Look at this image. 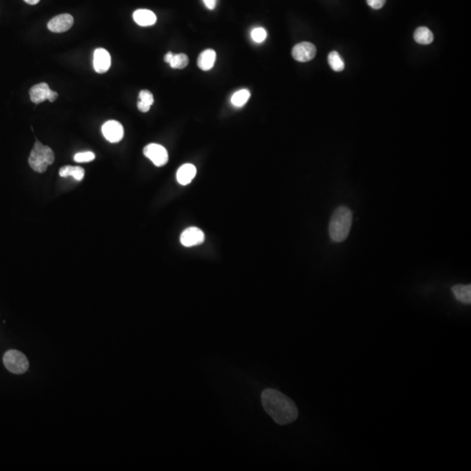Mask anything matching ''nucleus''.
<instances>
[{
  "label": "nucleus",
  "mask_w": 471,
  "mask_h": 471,
  "mask_svg": "<svg viewBox=\"0 0 471 471\" xmlns=\"http://www.w3.org/2000/svg\"><path fill=\"white\" fill-rule=\"evenodd\" d=\"M263 408L278 425L292 423L298 416L297 406L292 399L272 388H266L261 394Z\"/></svg>",
  "instance_id": "1"
},
{
  "label": "nucleus",
  "mask_w": 471,
  "mask_h": 471,
  "mask_svg": "<svg viewBox=\"0 0 471 471\" xmlns=\"http://www.w3.org/2000/svg\"><path fill=\"white\" fill-rule=\"evenodd\" d=\"M352 213L346 206H340L334 210L329 224V235L336 243L345 241L351 230Z\"/></svg>",
  "instance_id": "2"
},
{
  "label": "nucleus",
  "mask_w": 471,
  "mask_h": 471,
  "mask_svg": "<svg viewBox=\"0 0 471 471\" xmlns=\"http://www.w3.org/2000/svg\"><path fill=\"white\" fill-rule=\"evenodd\" d=\"M28 161L30 167L34 171L38 173H43L48 170V166L54 163V151L51 148L45 146L40 142L37 140L33 150L31 151Z\"/></svg>",
  "instance_id": "3"
},
{
  "label": "nucleus",
  "mask_w": 471,
  "mask_h": 471,
  "mask_svg": "<svg viewBox=\"0 0 471 471\" xmlns=\"http://www.w3.org/2000/svg\"><path fill=\"white\" fill-rule=\"evenodd\" d=\"M3 362L6 369L15 374L26 373L29 368V361L26 355L14 349H11L5 352Z\"/></svg>",
  "instance_id": "4"
},
{
  "label": "nucleus",
  "mask_w": 471,
  "mask_h": 471,
  "mask_svg": "<svg viewBox=\"0 0 471 471\" xmlns=\"http://www.w3.org/2000/svg\"><path fill=\"white\" fill-rule=\"evenodd\" d=\"M144 154L156 167H161L169 161L167 149L160 144H150L144 149Z\"/></svg>",
  "instance_id": "5"
},
{
  "label": "nucleus",
  "mask_w": 471,
  "mask_h": 471,
  "mask_svg": "<svg viewBox=\"0 0 471 471\" xmlns=\"http://www.w3.org/2000/svg\"><path fill=\"white\" fill-rule=\"evenodd\" d=\"M102 134L111 144H116L123 140L124 135V129L119 122L117 121H108L102 126Z\"/></svg>",
  "instance_id": "6"
},
{
  "label": "nucleus",
  "mask_w": 471,
  "mask_h": 471,
  "mask_svg": "<svg viewBox=\"0 0 471 471\" xmlns=\"http://www.w3.org/2000/svg\"><path fill=\"white\" fill-rule=\"evenodd\" d=\"M315 45L310 42H301L292 48V57L299 62H308L313 60L316 55Z\"/></svg>",
  "instance_id": "7"
},
{
  "label": "nucleus",
  "mask_w": 471,
  "mask_h": 471,
  "mask_svg": "<svg viewBox=\"0 0 471 471\" xmlns=\"http://www.w3.org/2000/svg\"><path fill=\"white\" fill-rule=\"evenodd\" d=\"M204 239L205 236L203 230H200L199 228L197 227H190L182 231L180 237L181 244L185 247H192L201 245L203 244Z\"/></svg>",
  "instance_id": "8"
},
{
  "label": "nucleus",
  "mask_w": 471,
  "mask_h": 471,
  "mask_svg": "<svg viewBox=\"0 0 471 471\" xmlns=\"http://www.w3.org/2000/svg\"><path fill=\"white\" fill-rule=\"evenodd\" d=\"M75 19L72 15L65 13L52 18L48 22V27L53 33H60L68 31L73 27Z\"/></svg>",
  "instance_id": "9"
},
{
  "label": "nucleus",
  "mask_w": 471,
  "mask_h": 471,
  "mask_svg": "<svg viewBox=\"0 0 471 471\" xmlns=\"http://www.w3.org/2000/svg\"><path fill=\"white\" fill-rule=\"evenodd\" d=\"M111 66V56L104 48H97L93 53V68L98 74L108 72Z\"/></svg>",
  "instance_id": "10"
},
{
  "label": "nucleus",
  "mask_w": 471,
  "mask_h": 471,
  "mask_svg": "<svg viewBox=\"0 0 471 471\" xmlns=\"http://www.w3.org/2000/svg\"><path fill=\"white\" fill-rule=\"evenodd\" d=\"M197 175V168L193 164L186 163L178 169L176 173V179L180 184L188 185L194 179Z\"/></svg>",
  "instance_id": "11"
},
{
  "label": "nucleus",
  "mask_w": 471,
  "mask_h": 471,
  "mask_svg": "<svg viewBox=\"0 0 471 471\" xmlns=\"http://www.w3.org/2000/svg\"><path fill=\"white\" fill-rule=\"evenodd\" d=\"M51 90L48 84L44 82L37 84L30 89L31 101L35 104H40L45 100H48Z\"/></svg>",
  "instance_id": "12"
},
{
  "label": "nucleus",
  "mask_w": 471,
  "mask_h": 471,
  "mask_svg": "<svg viewBox=\"0 0 471 471\" xmlns=\"http://www.w3.org/2000/svg\"><path fill=\"white\" fill-rule=\"evenodd\" d=\"M133 18L134 22L140 27H150L155 25L157 20L155 13L147 9L136 10L133 14Z\"/></svg>",
  "instance_id": "13"
},
{
  "label": "nucleus",
  "mask_w": 471,
  "mask_h": 471,
  "mask_svg": "<svg viewBox=\"0 0 471 471\" xmlns=\"http://www.w3.org/2000/svg\"><path fill=\"white\" fill-rule=\"evenodd\" d=\"M217 54L212 49H206L202 52L197 59V65L203 71H209L215 65Z\"/></svg>",
  "instance_id": "14"
},
{
  "label": "nucleus",
  "mask_w": 471,
  "mask_h": 471,
  "mask_svg": "<svg viewBox=\"0 0 471 471\" xmlns=\"http://www.w3.org/2000/svg\"><path fill=\"white\" fill-rule=\"evenodd\" d=\"M452 292L458 301L469 304L471 303L470 285H456L452 287Z\"/></svg>",
  "instance_id": "15"
},
{
  "label": "nucleus",
  "mask_w": 471,
  "mask_h": 471,
  "mask_svg": "<svg viewBox=\"0 0 471 471\" xmlns=\"http://www.w3.org/2000/svg\"><path fill=\"white\" fill-rule=\"evenodd\" d=\"M414 38L418 44L430 45L434 40V34L428 27H421L415 30Z\"/></svg>",
  "instance_id": "16"
},
{
  "label": "nucleus",
  "mask_w": 471,
  "mask_h": 471,
  "mask_svg": "<svg viewBox=\"0 0 471 471\" xmlns=\"http://www.w3.org/2000/svg\"><path fill=\"white\" fill-rule=\"evenodd\" d=\"M59 174L62 177L73 176L75 180L81 181L83 179L85 170L83 168L78 167V166H65L60 169Z\"/></svg>",
  "instance_id": "17"
},
{
  "label": "nucleus",
  "mask_w": 471,
  "mask_h": 471,
  "mask_svg": "<svg viewBox=\"0 0 471 471\" xmlns=\"http://www.w3.org/2000/svg\"><path fill=\"white\" fill-rule=\"evenodd\" d=\"M251 97V92L247 89L239 90L231 97V104L236 108H241L246 104L248 100Z\"/></svg>",
  "instance_id": "18"
},
{
  "label": "nucleus",
  "mask_w": 471,
  "mask_h": 471,
  "mask_svg": "<svg viewBox=\"0 0 471 471\" xmlns=\"http://www.w3.org/2000/svg\"><path fill=\"white\" fill-rule=\"evenodd\" d=\"M328 63L335 72H341L345 68V63L338 52H331L328 55Z\"/></svg>",
  "instance_id": "19"
},
{
  "label": "nucleus",
  "mask_w": 471,
  "mask_h": 471,
  "mask_svg": "<svg viewBox=\"0 0 471 471\" xmlns=\"http://www.w3.org/2000/svg\"><path fill=\"white\" fill-rule=\"evenodd\" d=\"M169 64L174 69L185 68L186 66H188V56L184 54H174Z\"/></svg>",
  "instance_id": "20"
},
{
  "label": "nucleus",
  "mask_w": 471,
  "mask_h": 471,
  "mask_svg": "<svg viewBox=\"0 0 471 471\" xmlns=\"http://www.w3.org/2000/svg\"><path fill=\"white\" fill-rule=\"evenodd\" d=\"M251 39L256 43H262L265 41L267 37V33L266 29L263 27H256L253 30L251 31Z\"/></svg>",
  "instance_id": "21"
},
{
  "label": "nucleus",
  "mask_w": 471,
  "mask_h": 471,
  "mask_svg": "<svg viewBox=\"0 0 471 471\" xmlns=\"http://www.w3.org/2000/svg\"><path fill=\"white\" fill-rule=\"evenodd\" d=\"M96 159V155L91 151L78 153L75 155V161L76 162H89Z\"/></svg>",
  "instance_id": "22"
},
{
  "label": "nucleus",
  "mask_w": 471,
  "mask_h": 471,
  "mask_svg": "<svg viewBox=\"0 0 471 471\" xmlns=\"http://www.w3.org/2000/svg\"><path fill=\"white\" fill-rule=\"evenodd\" d=\"M139 99H140L139 102L148 105L149 107H151L154 104V96H153L152 92H149V90L140 91Z\"/></svg>",
  "instance_id": "23"
},
{
  "label": "nucleus",
  "mask_w": 471,
  "mask_h": 471,
  "mask_svg": "<svg viewBox=\"0 0 471 471\" xmlns=\"http://www.w3.org/2000/svg\"><path fill=\"white\" fill-rule=\"evenodd\" d=\"M387 0H367V5L373 9L379 10L384 6Z\"/></svg>",
  "instance_id": "24"
},
{
  "label": "nucleus",
  "mask_w": 471,
  "mask_h": 471,
  "mask_svg": "<svg viewBox=\"0 0 471 471\" xmlns=\"http://www.w3.org/2000/svg\"><path fill=\"white\" fill-rule=\"evenodd\" d=\"M206 7L209 10H214L217 6V0H203Z\"/></svg>",
  "instance_id": "25"
},
{
  "label": "nucleus",
  "mask_w": 471,
  "mask_h": 471,
  "mask_svg": "<svg viewBox=\"0 0 471 471\" xmlns=\"http://www.w3.org/2000/svg\"><path fill=\"white\" fill-rule=\"evenodd\" d=\"M137 107L138 109H139L140 112H143V113H146V112H148V111L150 109V107H149V106L144 104V103H142L140 102H138Z\"/></svg>",
  "instance_id": "26"
},
{
  "label": "nucleus",
  "mask_w": 471,
  "mask_h": 471,
  "mask_svg": "<svg viewBox=\"0 0 471 471\" xmlns=\"http://www.w3.org/2000/svg\"><path fill=\"white\" fill-rule=\"evenodd\" d=\"M58 96H59L58 92L51 90V92H50V95H49V98H48V101H49L50 102H54V101H55V100L58 98Z\"/></svg>",
  "instance_id": "27"
},
{
  "label": "nucleus",
  "mask_w": 471,
  "mask_h": 471,
  "mask_svg": "<svg viewBox=\"0 0 471 471\" xmlns=\"http://www.w3.org/2000/svg\"><path fill=\"white\" fill-rule=\"evenodd\" d=\"M173 55L174 54H172L171 52H169V53H168V54L165 55V57H164V60H165V62L170 63V60H171V59H172V57H173Z\"/></svg>",
  "instance_id": "28"
},
{
  "label": "nucleus",
  "mask_w": 471,
  "mask_h": 471,
  "mask_svg": "<svg viewBox=\"0 0 471 471\" xmlns=\"http://www.w3.org/2000/svg\"><path fill=\"white\" fill-rule=\"evenodd\" d=\"M26 3L28 4V5H32V6H34V5H37L39 3L40 0H24Z\"/></svg>",
  "instance_id": "29"
}]
</instances>
